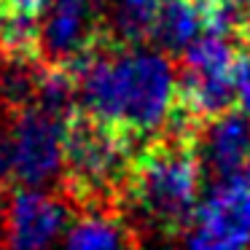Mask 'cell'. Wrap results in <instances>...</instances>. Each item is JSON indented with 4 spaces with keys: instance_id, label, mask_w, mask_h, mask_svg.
<instances>
[{
    "instance_id": "cell-1",
    "label": "cell",
    "mask_w": 250,
    "mask_h": 250,
    "mask_svg": "<svg viewBox=\"0 0 250 250\" xmlns=\"http://www.w3.org/2000/svg\"><path fill=\"white\" fill-rule=\"evenodd\" d=\"M78 108L124 126L140 140L159 135L175 108V62L146 43H119L105 33L70 60Z\"/></svg>"
},
{
    "instance_id": "cell-2",
    "label": "cell",
    "mask_w": 250,
    "mask_h": 250,
    "mask_svg": "<svg viewBox=\"0 0 250 250\" xmlns=\"http://www.w3.org/2000/svg\"><path fill=\"white\" fill-rule=\"evenodd\" d=\"M199 186L196 137L162 129L137 148L119 196V210L132 226L140 223L156 234L175 237L194 221Z\"/></svg>"
},
{
    "instance_id": "cell-3",
    "label": "cell",
    "mask_w": 250,
    "mask_h": 250,
    "mask_svg": "<svg viewBox=\"0 0 250 250\" xmlns=\"http://www.w3.org/2000/svg\"><path fill=\"white\" fill-rule=\"evenodd\" d=\"M140 137L124 126L103 121L76 108L65 119V146H62V178L60 194L73 212L116 207L132 167Z\"/></svg>"
},
{
    "instance_id": "cell-4",
    "label": "cell",
    "mask_w": 250,
    "mask_h": 250,
    "mask_svg": "<svg viewBox=\"0 0 250 250\" xmlns=\"http://www.w3.org/2000/svg\"><path fill=\"white\" fill-rule=\"evenodd\" d=\"M0 124L8 146L11 183L43 191L60 188L65 121L30 105L17 113H0Z\"/></svg>"
},
{
    "instance_id": "cell-5",
    "label": "cell",
    "mask_w": 250,
    "mask_h": 250,
    "mask_svg": "<svg viewBox=\"0 0 250 250\" xmlns=\"http://www.w3.org/2000/svg\"><path fill=\"white\" fill-rule=\"evenodd\" d=\"M73 215V207L60 191L8 188L0 210L3 250H49Z\"/></svg>"
},
{
    "instance_id": "cell-6",
    "label": "cell",
    "mask_w": 250,
    "mask_h": 250,
    "mask_svg": "<svg viewBox=\"0 0 250 250\" xmlns=\"http://www.w3.org/2000/svg\"><path fill=\"white\" fill-rule=\"evenodd\" d=\"M199 229L237 242L242 248L250 245V175H229L218 178L210 186L205 202L196 205Z\"/></svg>"
},
{
    "instance_id": "cell-7",
    "label": "cell",
    "mask_w": 250,
    "mask_h": 250,
    "mask_svg": "<svg viewBox=\"0 0 250 250\" xmlns=\"http://www.w3.org/2000/svg\"><path fill=\"white\" fill-rule=\"evenodd\" d=\"M196 151H199L202 169H212L218 178L248 172L250 113L231 108L202 124L196 132Z\"/></svg>"
},
{
    "instance_id": "cell-8",
    "label": "cell",
    "mask_w": 250,
    "mask_h": 250,
    "mask_svg": "<svg viewBox=\"0 0 250 250\" xmlns=\"http://www.w3.org/2000/svg\"><path fill=\"white\" fill-rule=\"evenodd\" d=\"M62 250H137V231L116 207L81 210L67 229Z\"/></svg>"
},
{
    "instance_id": "cell-9",
    "label": "cell",
    "mask_w": 250,
    "mask_h": 250,
    "mask_svg": "<svg viewBox=\"0 0 250 250\" xmlns=\"http://www.w3.org/2000/svg\"><path fill=\"white\" fill-rule=\"evenodd\" d=\"M199 33H202L199 0H159L148 43H153V49L167 54L169 60H178L199 38Z\"/></svg>"
},
{
    "instance_id": "cell-10",
    "label": "cell",
    "mask_w": 250,
    "mask_h": 250,
    "mask_svg": "<svg viewBox=\"0 0 250 250\" xmlns=\"http://www.w3.org/2000/svg\"><path fill=\"white\" fill-rule=\"evenodd\" d=\"M159 0H105V30L119 43H148Z\"/></svg>"
},
{
    "instance_id": "cell-11",
    "label": "cell",
    "mask_w": 250,
    "mask_h": 250,
    "mask_svg": "<svg viewBox=\"0 0 250 250\" xmlns=\"http://www.w3.org/2000/svg\"><path fill=\"white\" fill-rule=\"evenodd\" d=\"M0 54L41 60V17L0 8Z\"/></svg>"
},
{
    "instance_id": "cell-12",
    "label": "cell",
    "mask_w": 250,
    "mask_h": 250,
    "mask_svg": "<svg viewBox=\"0 0 250 250\" xmlns=\"http://www.w3.org/2000/svg\"><path fill=\"white\" fill-rule=\"evenodd\" d=\"M250 0H199L202 33L229 38L239 43Z\"/></svg>"
},
{
    "instance_id": "cell-13",
    "label": "cell",
    "mask_w": 250,
    "mask_h": 250,
    "mask_svg": "<svg viewBox=\"0 0 250 250\" xmlns=\"http://www.w3.org/2000/svg\"><path fill=\"white\" fill-rule=\"evenodd\" d=\"M234 105L245 113H250V54L239 49L234 62Z\"/></svg>"
},
{
    "instance_id": "cell-14",
    "label": "cell",
    "mask_w": 250,
    "mask_h": 250,
    "mask_svg": "<svg viewBox=\"0 0 250 250\" xmlns=\"http://www.w3.org/2000/svg\"><path fill=\"white\" fill-rule=\"evenodd\" d=\"M183 250H245V248L237 242H229L223 237H215V234L205 231V229H196V231H191L186 237Z\"/></svg>"
},
{
    "instance_id": "cell-15",
    "label": "cell",
    "mask_w": 250,
    "mask_h": 250,
    "mask_svg": "<svg viewBox=\"0 0 250 250\" xmlns=\"http://www.w3.org/2000/svg\"><path fill=\"white\" fill-rule=\"evenodd\" d=\"M49 0H0V8H8V11L17 14H30V17H41Z\"/></svg>"
},
{
    "instance_id": "cell-16",
    "label": "cell",
    "mask_w": 250,
    "mask_h": 250,
    "mask_svg": "<svg viewBox=\"0 0 250 250\" xmlns=\"http://www.w3.org/2000/svg\"><path fill=\"white\" fill-rule=\"evenodd\" d=\"M239 46L250 54V3H248V17H245V24H242V35H239Z\"/></svg>"
},
{
    "instance_id": "cell-17",
    "label": "cell",
    "mask_w": 250,
    "mask_h": 250,
    "mask_svg": "<svg viewBox=\"0 0 250 250\" xmlns=\"http://www.w3.org/2000/svg\"><path fill=\"white\" fill-rule=\"evenodd\" d=\"M6 194H8L6 188H0V210H3V199H6ZM0 248H3V245H0Z\"/></svg>"
},
{
    "instance_id": "cell-18",
    "label": "cell",
    "mask_w": 250,
    "mask_h": 250,
    "mask_svg": "<svg viewBox=\"0 0 250 250\" xmlns=\"http://www.w3.org/2000/svg\"><path fill=\"white\" fill-rule=\"evenodd\" d=\"M248 175H250V159H248Z\"/></svg>"
}]
</instances>
